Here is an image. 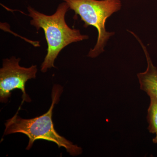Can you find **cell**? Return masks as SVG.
Segmentation results:
<instances>
[{
	"mask_svg": "<svg viewBox=\"0 0 157 157\" xmlns=\"http://www.w3.org/2000/svg\"><path fill=\"white\" fill-rule=\"evenodd\" d=\"M67 4L70 10L78 15L84 22L83 26H90L97 29L98 36L94 48L90 49L87 56L95 58L104 51L110 37L114 32L106 30L105 24L113 14L121 10V0H63Z\"/></svg>",
	"mask_w": 157,
	"mask_h": 157,
	"instance_id": "obj_3",
	"label": "cell"
},
{
	"mask_svg": "<svg viewBox=\"0 0 157 157\" xmlns=\"http://www.w3.org/2000/svg\"><path fill=\"white\" fill-rule=\"evenodd\" d=\"M135 37L143 49L147 62L146 70L137 74L140 89L146 92L148 95H153L157 98V68L153 63L146 46L137 35Z\"/></svg>",
	"mask_w": 157,
	"mask_h": 157,
	"instance_id": "obj_5",
	"label": "cell"
},
{
	"mask_svg": "<svg viewBox=\"0 0 157 157\" xmlns=\"http://www.w3.org/2000/svg\"><path fill=\"white\" fill-rule=\"evenodd\" d=\"M150 103L147 109V120L149 132L151 133L157 132V98L153 95H148Z\"/></svg>",
	"mask_w": 157,
	"mask_h": 157,
	"instance_id": "obj_6",
	"label": "cell"
},
{
	"mask_svg": "<svg viewBox=\"0 0 157 157\" xmlns=\"http://www.w3.org/2000/svg\"><path fill=\"white\" fill-rule=\"evenodd\" d=\"M156 136L153 139V142L157 144V132L155 133Z\"/></svg>",
	"mask_w": 157,
	"mask_h": 157,
	"instance_id": "obj_7",
	"label": "cell"
},
{
	"mask_svg": "<svg viewBox=\"0 0 157 157\" xmlns=\"http://www.w3.org/2000/svg\"><path fill=\"white\" fill-rule=\"evenodd\" d=\"M63 92V87L59 85H55L52 92V104L48 111L44 114L31 119H24L16 113L5 123L4 135L15 133H21L27 136L29 143L26 149L32 148L36 140H44L52 142L59 148L66 149L70 155L76 156L81 155L82 149L63 137L56 132L52 121V114L55 105L59 101Z\"/></svg>",
	"mask_w": 157,
	"mask_h": 157,
	"instance_id": "obj_2",
	"label": "cell"
},
{
	"mask_svg": "<svg viewBox=\"0 0 157 157\" xmlns=\"http://www.w3.org/2000/svg\"><path fill=\"white\" fill-rule=\"evenodd\" d=\"M66 2L59 4L54 14L47 15L29 6V14L32 19L31 25L37 31H44L47 44V54L41 66V71L46 73L48 69L55 68L56 59L61 51L68 45L89 38L88 35H82L80 30L70 28L66 21V15L69 10Z\"/></svg>",
	"mask_w": 157,
	"mask_h": 157,
	"instance_id": "obj_1",
	"label": "cell"
},
{
	"mask_svg": "<svg viewBox=\"0 0 157 157\" xmlns=\"http://www.w3.org/2000/svg\"><path fill=\"white\" fill-rule=\"evenodd\" d=\"M21 59L15 56L3 60L2 67L0 69V101L7 103L11 97L12 91L20 90L22 93V102L29 103L30 98L25 91V84L29 79L35 78L38 72L36 65L28 68L20 65Z\"/></svg>",
	"mask_w": 157,
	"mask_h": 157,
	"instance_id": "obj_4",
	"label": "cell"
}]
</instances>
